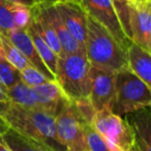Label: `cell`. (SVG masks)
<instances>
[{"mask_svg":"<svg viewBox=\"0 0 151 151\" xmlns=\"http://www.w3.org/2000/svg\"><path fill=\"white\" fill-rule=\"evenodd\" d=\"M9 126L53 151H66L56 132V118L33 108L9 103L1 114Z\"/></svg>","mask_w":151,"mask_h":151,"instance_id":"1","label":"cell"},{"mask_svg":"<svg viewBox=\"0 0 151 151\" xmlns=\"http://www.w3.org/2000/svg\"><path fill=\"white\" fill-rule=\"evenodd\" d=\"M85 54L91 66L112 73L127 67L126 52L108 29L87 16Z\"/></svg>","mask_w":151,"mask_h":151,"instance_id":"2","label":"cell"},{"mask_svg":"<svg viewBox=\"0 0 151 151\" xmlns=\"http://www.w3.org/2000/svg\"><path fill=\"white\" fill-rule=\"evenodd\" d=\"M90 67L86 55H62L58 58L55 80L70 101L88 99Z\"/></svg>","mask_w":151,"mask_h":151,"instance_id":"3","label":"cell"},{"mask_svg":"<svg viewBox=\"0 0 151 151\" xmlns=\"http://www.w3.org/2000/svg\"><path fill=\"white\" fill-rule=\"evenodd\" d=\"M151 105L150 87L147 86L128 67L115 73V99L112 112L125 116Z\"/></svg>","mask_w":151,"mask_h":151,"instance_id":"4","label":"cell"},{"mask_svg":"<svg viewBox=\"0 0 151 151\" xmlns=\"http://www.w3.org/2000/svg\"><path fill=\"white\" fill-rule=\"evenodd\" d=\"M91 125L103 137L112 151H126L134 145V134L125 118L112 111L96 112Z\"/></svg>","mask_w":151,"mask_h":151,"instance_id":"5","label":"cell"},{"mask_svg":"<svg viewBox=\"0 0 151 151\" xmlns=\"http://www.w3.org/2000/svg\"><path fill=\"white\" fill-rule=\"evenodd\" d=\"M86 123L73 101H69L56 117V132L66 151H88L85 141Z\"/></svg>","mask_w":151,"mask_h":151,"instance_id":"6","label":"cell"},{"mask_svg":"<svg viewBox=\"0 0 151 151\" xmlns=\"http://www.w3.org/2000/svg\"><path fill=\"white\" fill-rule=\"evenodd\" d=\"M88 99L95 112L112 111L115 99V73L91 66Z\"/></svg>","mask_w":151,"mask_h":151,"instance_id":"7","label":"cell"},{"mask_svg":"<svg viewBox=\"0 0 151 151\" xmlns=\"http://www.w3.org/2000/svg\"><path fill=\"white\" fill-rule=\"evenodd\" d=\"M81 5L89 17L101 23L126 51L132 40L125 35L111 0H81Z\"/></svg>","mask_w":151,"mask_h":151,"instance_id":"8","label":"cell"},{"mask_svg":"<svg viewBox=\"0 0 151 151\" xmlns=\"http://www.w3.org/2000/svg\"><path fill=\"white\" fill-rule=\"evenodd\" d=\"M61 20L73 37L85 49L87 34V13L81 3L69 0L53 1Z\"/></svg>","mask_w":151,"mask_h":151,"instance_id":"9","label":"cell"},{"mask_svg":"<svg viewBox=\"0 0 151 151\" xmlns=\"http://www.w3.org/2000/svg\"><path fill=\"white\" fill-rule=\"evenodd\" d=\"M53 1L54 0H42L40 2V5L42 7V12L45 13V15H46L48 21L50 22L51 26L54 29L55 33H56L58 42L60 44L61 50H62V55H86L85 54V49L73 37L70 32L65 27L64 23L61 20Z\"/></svg>","mask_w":151,"mask_h":151,"instance_id":"10","label":"cell"},{"mask_svg":"<svg viewBox=\"0 0 151 151\" xmlns=\"http://www.w3.org/2000/svg\"><path fill=\"white\" fill-rule=\"evenodd\" d=\"M33 97L38 110L46 112L55 118L69 103V99L62 92L56 80L48 81L32 88Z\"/></svg>","mask_w":151,"mask_h":151,"instance_id":"11","label":"cell"},{"mask_svg":"<svg viewBox=\"0 0 151 151\" xmlns=\"http://www.w3.org/2000/svg\"><path fill=\"white\" fill-rule=\"evenodd\" d=\"M130 40L146 51H151L150 2L134 4L129 18Z\"/></svg>","mask_w":151,"mask_h":151,"instance_id":"12","label":"cell"},{"mask_svg":"<svg viewBox=\"0 0 151 151\" xmlns=\"http://www.w3.org/2000/svg\"><path fill=\"white\" fill-rule=\"evenodd\" d=\"M150 107L125 115L134 138V145L140 151H151V115Z\"/></svg>","mask_w":151,"mask_h":151,"instance_id":"13","label":"cell"},{"mask_svg":"<svg viewBox=\"0 0 151 151\" xmlns=\"http://www.w3.org/2000/svg\"><path fill=\"white\" fill-rule=\"evenodd\" d=\"M6 37L21 51V53L25 56V58L31 64V66L40 70L48 80H55V76L49 70L44 61L42 60L40 56L38 55L27 30L16 29L9 32L6 35Z\"/></svg>","mask_w":151,"mask_h":151,"instance_id":"14","label":"cell"},{"mask_svg":"<svg viewBox=\"0 0 151 151\" xmlns=\"http://www.w3.org/2000/svg\"><path fill=\"white\" fill-rule=\"evenodd\" d=\"M127 67L147 86L151 85V56L146 51L134 42H130L126 48Z\"/></svg>","mask_w":151,"mask_h":151,"instance_id":"15","label":"cell"},{"mask_svg":"<svg viewBox=\"0 0 151 151\" xmlns=\"http://www.w3.org/2000/svg\"><path fill=\"white\" fill-rule=\"evenodd\" d=\"M0 139L12 151H47L48 148L11 127Z\"/></svg>","mask_w":151,"mask_h":151,"instance_id":"16","label":"cell"},{"mask_svg":"<svg viewBox=\"0 0 151 151\" xmlns=\"http://www.w3.org/2000/svg\"><path fill=\"white\" fill-rule=\"evenodd\" d=\"M27 32H28V34H29L30 38H31L32 42H33L34 47H35L36 51H37L38 55H40V58H42V60L44 61V63L46 64V66L48 67L49 70L55 76L57 62H58L59 57L51 50V48L47 45V42L44 40V38L40 35L37 30L35 29V27H34L33 24H32V21L30 22L29 26H28Z\"/></svg>","mask_w":151,"mask_h":151,"instance_id":"17","label":"cell"},{"mask_svg":"<svg viewBox=\"0 0 151 151\" xmlns=\"http://www.w3.org/2000/svg\"><path fill=\"white\" fill-rule=\"evenodd\" d=\"M6 94L9 96V103L22 106L25 108H33L37 109L35 101L33 97L32 88L23 83L21 80L18 81L12 87L7 88Z\"/></svg>","mask_w":151,"mask_h":151,"instance_id":"18","label":"cell"},{"mask_svg":"<svg viewBox=\"0 0 151 151\" xmlns=\"http://www.w3.org/2000/svg\"><path fill=\"white\" fill-rule=\"evenodd\" d=\"M0 46L2 49L3 55H4L5 60H7L14 67L21 71L25 67L30 66V63L25 58L21 51L6 37V36L0 34Z\"/></svg>","mask_w":151,"mask_h":151,"instance_id":"19","label":"cell"},{"mask_svg":"<svg viewBox=\"0 0 151 151\" xmlns=\"http://www.w3.org/2000/svg\"><path fill=\"white\" fill-rule=\"evenodd\" d=\"M111 1L116 12V15L118 17V20L120 22V25L122 27V30L125 33V35L130 40L129 18L132 6L134 5L132 1V0H111Z\"/></svg>","mask_w":151,"mask_h":151,"instance_id":"20","label":"cell"},{"mask_svg":"<svg viewBox=\"0 0 151 151\" xmlns=\"http://www.w3.org/2000/svg\"><path fill=\"white\" fill-rule=\"evenodd\" d=\"M13 15V3L0 0V34L6 36L9 32L16 30Z\"/></svg>","mask_w":151,"mask_h":151,"instance_id":"21","label":"cell"},{"mask_svg":"<svg viewBox=\"0 0 151 151\" xmlns=\"http://www.w3.org/2000/svg\"><path fill=\"white\" fill-rule=\"evenodd\" d=\"M84 134L88 151H112L104 138L89 123H85Z\"/></svg>","mask_w":151,"mask_h":151,"instance_id":"22","label":"cell"},{"mask_svg":"<svg viewBox=\"0 0 151 151\" xmlns=\"http://www.w3.org/2000/svg\"><path fill=\"white\" fill-rule=\"evenodd\" d=\"M20 80H21L20 70L14 67L7 60L1 59L0 60V84L7 89Z\"/></svg>","mask_w":151,"mask_h":151,"instance_id":"23","label":"cell"},{"mask_svg":"<svg viewBox=\"0 0 151 151\" xmlns=\"http://www.w3.org/2000/svg\"><path fill=\"white\" fill-rule=\"evenodd\" d=\"M13 15L16 28L20 30H27L31 22V7L13 3Z\"/></svg>","mask_w":151,"mask_h":151,"instance_id":"24","label":"cell"},{"mask_svg":"<svg viewBox=\"0 0 151 151\" xmlns=\"http://www.w3.org/2000/svg\"><path fill=\"white\" fill-rule=\"evenodd\" d=\"M20 77H21V81L23 83H25L27 86L31 87H36L40 85L44 84V83L48 82V79L40 73V70H37L36 68H34L33 66H27L24 69H22L20 71Z\"/></svg>","mask_w":151,"mask_h":151,"instance_id":"25","label":"cell"},{"mask_svg":"<svg viewBox=\"0 0 151 151\" xmlns=\"http://www.w3.org/2000/svg\"><path fill=\"white\" fill-rule=\"evenodd\" d=\"M5 1H9L11 3H16V4L26 5L28 7H33L38 2H40L42 0H5Z\"/></svg>","mask_w":151,"mask_h":151,"instance_id":"26","label":"cell"},{"mask_svg":"<svg viewBox=\"0 0 151 151\" xmlns=\"http://www.w3.org/2000/svg\"><path fill=\"white\" fill-rule=\"evenodd\" d=\"M6 90L7 89L4 86H2V85L0 84V101H2V103L5 104H9V99L6 94Z\"/></svg>","mask_w":151,"mask_h":151,"instance_id":"27","label":"cell"},{"mask_svg":"<svg viewBox=\"0 0 151 151\" xmlns=\"http://www.w3.org/2000/svg\"><path fill=\"white\" fill-rule=\"evenodd\" d=\"M9 128V124H7L6 122H5V120L0 116V138L2 137V134H4Z\"/></svg>","mask_w":151,"mask_h":151,"instance_id":"28","label":"cell"},{"mask_svg":"<svg viewBox=\"0 0 151 151\" xmlns=\"http://www.w3.org/2000/svg\"><path fill=\"white\" fill-rule=\"evenodd\" d=\"M0 151H12L11 149H9V147H7L6 145L2 142L1 139H0Z\"/></svg>","mask_w":151,"mask_h":151,"instance_id":"29","label":"cell"},{"mask_svg":"<svg viewBox=\"0 0 151 151\" xmlns=\"http://www.w3.org/2000/svg\"><path fill=\"white\" fill-rule=\"evenodd\" d=\"M9 104H5V103H2V101H0V115L5 111V109L7 108Z\"/></svg>","mask_w":151,"mask_h":151,"instance_id":"30","label":"cell"},{"mask_svg":"<svg viewBox=\"0 0 151 151\" xmlns=\"http://www.w3.org/2000/svg\"><path fill=\"white\" fill-rule=\"evenodd\" d=\"M132 4H143V3L150 2V0H132Z\"/></svg>","mask_w":151,"mask_h":151,"instance_id":"31","label":"cell"},{"mask_svg":"<svg viewBox=\"0 0 151 151\" xmlns=\"http://www.w3.org/2000/svg\"><path fill=\"white\" fill-rule=\"evenodd\" d=\"M126 151H140V150H139V149L137 148L136 145H132V146L130 147V148L128 149V150H126Z\"/></svg>","mask_w":151,"mask_h":151,"instance_id":"32","label":"cell"},{"mask_svg":"<svg viewBox=\"0 0 151 151\" xmlns=\"http://www.w3.org/2000/svg\"><path fill=\"white\" fill-rule=\"evenodd\" d=\"M1 59H5L4 58V55H3V52H2V49H1V46H0V60Z\"/></svg>","mask_w":151,"mask_h":151,"instance_id":"33","label":"cell"},{"mask_svg":"<svg viewBox=\"0 0 151 151\" xmlns=\"http://www.w3.org/2000/svg\"><path fill=\"white\" fill-rule=\"evenodd\" d=\"M55 1V0H54ZM69 1H75V2H78V3H81V0H69Z\"/></svg>","mask_w":151,"mask_h":151,"instance_id":"34","label":"cell"},{"mask_svg":"<svg viewBox=\"0 0 151 151\" xmlns=\"http://www.w3.org/2000/svg\"><path fill=\"white\" fill-rule=\"evenodd\" d=\"M47 151H53V150H51V149H49V148H47Z\"/></svg>","mask_w":151,"mask_h":151,"instance_id":"35","label":"cell"},{"mask_svg":"<svg viewBox=\"0 0 151 151\" xmlns=\"http://www.w3.org/2000/svg\"></svg>","mask_w":151,"mask_h":151,"instance_id":"36","label":"cell"}]
</instances>
